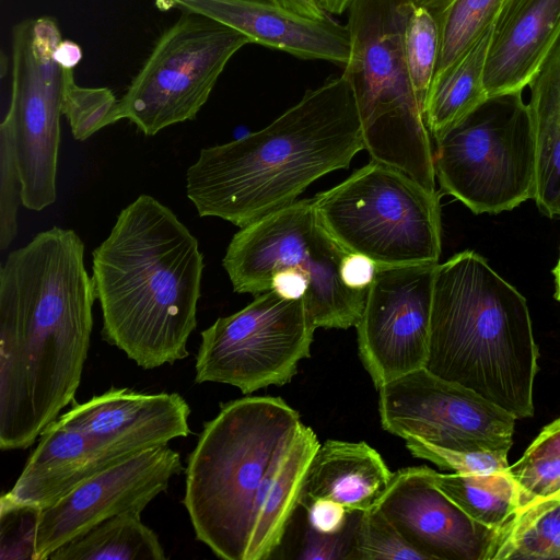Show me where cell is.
<instances>
[{
  "instance_id": "obj_3",
  "label": "cell",
  "mask_w": 560,
  "mask_h": 560,
  "mask_svg": "<svg viewBox=\"0 0 560 560\" xmlns=\"http://www.w3.org/2000/svg\"><path fill=\"white\" fill-rule=\"evenodd\" d=\"M362 149L351 88L342 73L331 75L261 130L202 149L187 170L186 194L200 217L242 229L348 168Z\"/></svg>"
},
{
  "instance_id": "obj_42",
  "label": "cell",
  "mask_w": 560,
  "mask_h": 560,
  "mask_svg": "<svg viewBox=\"0 0 560 560\" xmlns=\"http://www.w3.org/2000/svg\"><path fill=\"white\" fill-rule=\"evenodd\" d=\"M320 7L326 13L341 14L348 10L352 0H318Z\"/></svg>"
},
{
  "instance_id": "obj_44",
  "label": "cell",
  "mask_w": 560,
  "mask_h": 560,
  "mask_svg": "<svg viewBox=\"0 0 560 560\" xmlns=\"http://www.w3.org/2000/svg\"><path fill=\"white\" fill-rule=\"evenodd\" d=\"M172 1H176V0H158L156 1V5L159 8H161L162 5H164L165 3H168V2H172Z\"/></svg>"
},
{
  "instance_id": "obj_15",
  "label": "cell",
  "mask_w": 560,
  "mask_h": 560,
  "mask_svg": "<svg viewBox=\"0 0 560 560\" xmlns=\"http://www.w3.org/2000/svg\"><path fill=\"white\" fill-rule=\"evenodd\" d=\"M184 470L179 453L167 445L143 451L82 482L39 513L35 560L118 514L145 506Z\"/></svg>"
},
{
  "instance_id": "obj_9",
  "label": "cell",
  "mask_w": 560,
  "mask_h": 560,
  "mask_svg": "<svg viewBox=\"0 0 560 560\" xmlns=\"http://www.w3.org/2000/svg\"><path fill=\"white\" fill-rule=\"evenodd\" d=\"M435 178L476 214L534 198L536 144L523 92L488 97L435 139Z\"/></svg>"
},
{
  "instance_id": "obj_32",
  "label": "cell",
  "mask_w": 560,
  "mask_h": 560,
  "mask_svg": "<svg viewBox=\"0 0 560 560\" xmlns=\"http://www.w3.org/2000/svg\"><path fill=\"white\" fill-rule=\"evenodd\" d=\"M406 447L417 458L429 460L444 470L458 474H488L508 470V451H455L439 447L416 438L405 439Z\"/></svg>"
},
{
  "instance_id": "obj_28",
  "label": "cell",
  "mask_w": 560,
  "mask_h": 560,
  "mask_svg": "<svg viewBox=\"0 0 560 560\" xmlns=\"http://www.w3.org/2000/svg\"><path fill=\"white\" fill-rule=\"evenodd\" d=\"M404 51L410 82L423 114L438 65L440 36L430 12L418 4L405 30Z\"/></svg>"
},
{
  "instance_id": "obj_30",
  "label": "cell",
  "mask_w": 560,
  "mask_h": 560,
  "mask_svg": "<svg viewBox=\"0 0 560 560\" xmlns=\"http://www.w3.org/2000/svg\"><path fill=\"white\" fill-rule=\"evenodd\" d=\"M63 115L73 138L86 140L102 128L119 120L118 100L107 88H83L72 75L67 84Z\"/></svg>"
},
{
  "instance_id": "obj_31",
  "label": "cell",
  "mask_w": 560,
  "mask_h": 560,
  "mask_svg": "<svg viewBox=\"0 0 560 560\" xmlns=\"http://www.w3.org/2000/svg\"><path fill=\"white\" fill-rule=\"evenodd\" d=\"M13 129L7 117L0 125V249H7L18 234V210L22 201Z\"/></svg>"
},
{
  "instance_id": "obj_10",
  "label": "cell",
  "mask_w": 560,
  "mask_h": 560,
  "mask_svg": "<svg viewBox=\"0 0 560 560\" xmlns=\"http://www.w3.org/2000/svg\"><path fill=\"white\" fill-rule=\"evenodd\" d=\"M166 27L118 100V118L145 136L196 118L230 59L252 44L242 33L188 10Z\"/></svg>"
},
{
  "instance_id": "obj_40",
  "label": "cell",
  "mask_w": 560,
  "mask_h": 560,
  "mask_svg": "<svg viewBox=\"0 0 560 560\" xmlns=\"http://www.w3.org/2000/svg\"><path fill=\"white\" fill-rule=\"evenodd\" d=\"M55 58L61 67L73 69L82 58V49L79 44L62 39L55 50Z\"/></svg>"
},
{
  "instance_id": "obj_34",
  "label": "cell",
  "mask_w": 560,
  "mask_h": 560,
  "mask_svg": "<svg viewBox=\"0 0 560 560\" xmlns=\"http://www.w3.org/2000/svg\"><path fill=\"white\" fill-rule=\"evenodd\" d=\"M509 471L518 487L520 508L532 501L560 493V456L516 462Z\"/></svg>"
},
{
  "instance_id": "obj_26",
  "label": "cell",
  "mask_w": 560,
  "mask_h": 560,
  "mask_svg": "<svg viewBox=\"0 0 560 560\" xmlns=\"http://www.w3.org/2000/svg\"><path fill=\"white\" fill-rule=\"evenodd\" d=\"M433 483L479 524L500 529L520 506L518 487L508 470L488 474L430 471Z\"/></svg>"
},
{
  "instance_id": "obj_22",
  "label": "cell",
  "mask_w": 560,
  "mask_h": 560,
  "mask_svg": "<svg viewBox=\"0 0 560 560\" xmlns=\"http://www.w3.org/2000/svg\"><path fill=\"white\" fill-rule=\"evenodd\" d=\"M527 88L536 144L533 199L541 213L560 219V38Z\"/></svg>"
},
{
  "instance_id": "obj_21",
  "label": "cell",
  "mask_w": 560,
  "mask_h": 560,
  "mask_svg": "<svg viewBox=\"0 0 560 560\" xmlns=\"http://www.w3.org/2000/svg\"><path fill=\"white\" fill-rule=\"evenodd\" d=\"M392 476L380 453L368 443L327 440L312 457L299 505L328 499L349 513L363 512L374 506Z\"/></svg>"
},
{
  "instance_id": "obj_13",
  "label": "cell",
  "mask_w": 560,
  "mask_h": 560,
  "mask_svg": "<svg viewBox=\"0 0 560 560\" xmlns=\"http://www.w3.org/2000/svg\"><path fill=\"white\" fill-rule=\"evenodd\" d=\"M378 412L385 431L455 451H508L513 415L425 368L383 385Z\"/></svg>"
},
{
  "instance_id": "obj_6",
  "label": "cell",
  "mask_w": 560,
  "mask_h": 560,
  "mask_svg": "<svg viewBox=\"0 0 560 560\" xmlns=\"http://www.w3.org/2000/svg\"><path fill=\"white\" fill-rule=\"evenodd\" d=\"M416 0H352L348 60L364 149L435 192L433 149L408 74L404 35Z\"/></svg>"
},
{
  "instance_id": "obj_11",
  "label": "cell",
  "mask_w": 560,
  "mask_h": 560,
  "mask_svg": "<svg viewBox=\"0 0 560 560\" xmlns=\"http://www.w3.org/2000/svg\"><path fill=\"white\" fill-rule=\"evenodd\" d=\"M62 40L51 16L22 20L12 28L11 93L4 115L13 129L23 206L43 210L56 200V176L67 84L73 69L55 50Z\"/></svg>"
},
{
  "instance_id": "obj_41",
  "label": "cell",
  "mask_w": 560,
  "mask_h": 560,
  "mask_svg": "<svg viewBox=\"0 0 560 560\" xmlns=\"http://www.w3.org/2000/svg\"><path fill=\"white\" fill-rule=\"evenodd\" d=\"M288 9L312 19H320L326 13L318 0H279Z\"/></svg>"
},
{
  "instance_id": "obj_8",
  "label": "cell",
  "mask_w": 560,
  "mask_h": 560,
  "mask_svg": "<svg viewBox=\"0 0 560 560\" xmlns=\"http://www.w3.org/2000/svg\"><path fill=\"white\" fill-rule=\"evenodd\" d=\"M313 199L323 224L347 252L378 267L439 264L440 195L402 171L372 160Z\"/></svg>"
},
{
  "instance_id": "obj_4",
  "label": "cell",
  "mask_w": 560,
  "mask_h": 560,
  "mask_svg": "<svg viewBox=\"0 0 560 560\" xmlns=\"http://www.w3.org/2000/svg\"><path fill=\"white\" fill-rule=\"evenodd\" d=\"M92 257L103 339L145 370L187 358L203 257L176 214L140 195L120 211Z\"/></svg>"
},
{
  "instance_id": "obj_20",
  "label": "cell",
  "mask_w": 560,
  "mask_h": 560,
  "mask_svg": "<svg viewBox=\"0 0 560 560\" xmlns=\"http://www.w3.org/2000/svg\"><path fill=\"white\" fill-rule=\"evenodd\" d=\"M560 38V0H508L492 30L488 96L523 92Z\"/></svg>"
},
{
  "instance_id": "obj_16",
  "label": "cell",
  "mask_w": 560,
  "mask_h": 560,
  "mask_svg": "<svg viewBox=\"0 0 560 560\" xmlns=\"http://www.w3.org/2000/svg\"><path fill=\"white\" fill-rule=\"evenodd\" d=\"M430 471L399 469L374 506L428 560H492L499 529L470 518L433 483Z\"/></svg>"
},
{
  "instance_id": "obj_12",
  "label": "cell",
  "mask_w": 560,
  "mask_h": 560,
  "mask_svg": "<svg viewBox=\"0 0 560 560\" xmlns=\"http://www.w3.org/2000/svg\"><path fill=\"white\" fill-rule=\"evenodd\" d=\"M304 299L269 290L201 332L196 383H221L248 395L291 382L311 355L315 331Z\"/></svg>"
},
{
  "instance_id": "obj_18",
  "label": "cell",
  "mask_w": 560,
  "mask_h": 560,
  "mask_svg": "<svg viewBox=\"0 0 560 560\" xmlns=\"http://www.w3.org/2000/svg\"><path fill=\"white\" fill-rule=\"evenodd\" d=\"M189 415L188 404L177 393L145 394L110 388L74 405L55 421L66 429L141 453L189 435Z\"/></svg>"
},
{
  "instance_id": "obj_29",
  "label": "cell",
  "mask_w": 560,
  "mask_h": 560,
  "mask_svg": "<svg viewBox=\"0 0 560 560\" xmlns=\"http://www.w3.org/2000/svg\"><path fill=\"white\" fill-rule=\"evenodd\" d=\"M428 560L376 506L360 512L348 560Z\"/></svg>"
},
{
  "instance_id": "obj_38",
  "label": "cell",
  "mask_w": 560,
  "mask_h": 560,
  "mask_svg": "<svg viewBox=\"0 0 560 560\" xmlns=\"http://www.w3.org/2000/svg\"><path fill=\"white\" fill-rule=\"evenodd\" d=\"M550 456H560V418L541 430L517 462L527 463Z\"/></svg>"
},
{
  "instance_id": "obj_7",
  "label": "cell",
  "mask_w": 560,
  "mask_h": 560,
  "mask_svg": "<svg viewBox=\"0 0 560 560\" xmlns=\"http://www.w3.org/2000/svg\"><path fill=\"white\" fill-rule=\"evenodd\" d=\"M348 253L323 224L314 199H303L242 228L222 265L235 292L254 295L269 291L275 273L301 271L308 279L304 303L315 328L347 329L358 324L368 293L341 279Z\"/></svg>"
},
{
  "instance_id": "obj_19",
  "label": "cell",
  "mask_w": 560,
  "mask_h": 560,
  "mask_svg": "<svg viewBox=\"0 0 560 560\" xmlns=\"http://www.w3.org/2000/svg\"><path fill=\"white\" fill-rule=\"evenodd\" d=\"M13 488L4 495L40 510L90 478L139 454L106 439L73 431L52 421Z\"/></svg>"
},
{
  "instance_id": "obj_2",
  "label": "cell",
  "mask_w": 560,
  "mask_h": 560,
  "mask_svg": "<svg viewBox=\"0 0 560 560\" xmlns=\"http://www.w3.org/2000/svg\"><path fill=\"white\" fill-rule=\"evenodd\" d=\"M319 445L280 397L223 404L205 423L185 470L183 503L196 538L221 559H269Z\"/></svg>"
},
{
  "instance_id": "obj_24",
  "label": "cell",
  "mask_w": 560,
  "mask_h": 560,
  "mask_svg": "<svg viewBox=\"0 0 560 560\" xmlns=\"http://www.w3.org/2000/svg\"><path fill=\"white\" fill-rule=\"evenodd\" d=\"M130 511L113 516L58 548L50 560H165L158 535Z\"/></svg>"
},
{
  "instance_id": "obj_37",
  "label": "cell",
  "mask_w": 560,
  "mask_h": 560,
  "mask_svg": "<svg viewBox=\"0 0 560 560\" xmlns=\"http://www.w3.org/2000/svg\"><path fill=\"white\" fill-rule=\"evenodd\" d=\"M378 266L369 257L348 253L341 264V279L353 290L368 291L372 284Z\"/></svg>"
},
{
  "instance_id": "obj_17",
  "label": "cell",
  "mask_w": 560,
  "mask_h": 560,
  "mask_svg": "<svg viewBox=\"0 0 560 560\" xmlns=\"http://www.w3.org/2000/svg\"><path fill=\"white\" fill-rule=\"evenodd\" d=\"M178 8L207 15L245 35L252 44L302 59L325 60L345 67L350 37L347 25L328 14L303 16L279 0H176L160 9Z\"/></svg>"
},
{
  "instance_id": "obj_43",
  "label": "cell",
  "mask_w": 560,
  "mask_h": 560,
  "mask_svg": "<svg viewBox=\"0 0 560 560\" xmlns=\"http://www.w3.org/2000/svg\"><path fill=\"white\" fill-rule=\"evenodd\" d=\"M552 273L555 277V298L560 302V253Z\"/></svg>"
},
{
  "instance_id": "obj_27",
  "label": "cell",
  "mask_w": 560,
  "mask_h": 560,
  "mask_svg": "<svg viewBox=\"0 0 560 560\" xmlns=\"http://www.w3.org/2000/svg\"><path fill=\"white\" fill-rule=\"evenodd\" d=\"M560 559V493L520 508L499 529L492 560Z\"/></svg>"
},
{
  "instance_id": "obj_39",
  "label": "cell",
  "mask_w": 560,
  "mask_h": 560,
  "mask_svg": "<svg viewBox=\"0 0 560 560\" xmlns=\"http://www.w3.org/2000/svg\"><path fill=\"white\" fill-rule=\"evenodd\" d=\"M308 279L294 269L281 270L273 275L270 289L288 299H304L308 291Z\"/></svg>"
},
{
  "instance_id": "obj_33",
  "label": "cell",
  "mask_w": 560,
  "mask_h": 560,
  "mask_svg": "<svg viewBox=\"0 0 560 560\" xmlns=\"http://www.w3.org/2000/svg\"><path fill=\"white\" fill-rule=\"evenodd\" d=\"M40 509L16 503L4 494L0 504V559L35 560Z\"/></svg>"
},
{
  "instance_id": "obj_14",
  "label": "cell",
  "mask_w": 560,
  "mask_h": 560,
  "mask_svg": "<svg viewBox=\"0 0 560 560\" xmlns=\"http://www.w3.org/2000/svg\"><path fill=\"white\" fill-rule=\"evenodd\" d=\"M438 264L378 267L355 325L360 360L375 388L425 368Z\"/></svg>"
},
{
  "instance_id": "obj_5",
  "label": "cell",
  "mask_w": 560,
  "mask_h": 560,
  "mask_svg": "<svg viewBox=\"0 0 560 560\" xmlns=\"http://www.w3.org/2000/svg\"><path fill=\"white\" fill-rule=\"evenodd\" d=\"M538 347L526 299L474 250L438 264L425 369L516 419L533 416Z\"/></svg>"
},
{
  "instance_id": "obj_23",
  "label": "cell",
  "mask_w": 560,
  "mask_h": 560,
  "mask_svg": "<svg viewBox=\"0 0 560 560\" xmlns=\"http://www.w3.org/2000/svg\"><path fill=\"white\" fill-rule=\"evenodd\" d=\"M493 27L438 82L431 85L423 118L434 139L467 116L489 96L483 84Z\"/></svg>"
},
{
  "instance_id": "obj_35",
  "label": "cell",
  "mask_w": 560,
  "mask_h": 560,
  "mask_svg": "<svg viewBox=\"0 0 560 560\" xmlns=\"http://www.w3.org/2000/svg\"><path fill=\"white\" fill-rule=\"evenodd\" d=\"M358 518L349 516L345 528L336 534L317 532L306 522L296 558L303 560H348Z\"/></svg>"
},
{
  "instance_id": "obj_1",
  "label": "cell",
  "mask_w": 560,
  "mask_h": 560,
  "mask_svg": "<svg viewBox=\"0 0 560 560\" xmlns=\"http://www.w3.org/2000/svg\"><path fill=\"white\" fill-rule=\"evenodd\" d=\"M84 244L54 226L0 269V447H30L74 399L96 293Z\"/></svg>"
},
{
  "instance_id": "obj_36",
  "label": "cell",
  "mask_w": 560,
  "mask_h": 560,
  "mask_svg": "<svg viewBox=\"0 0 560 560\" xmlns=\"http://www.w3.org/2000/svg\"><path fill=\"white\" fill-rule=\"evenodd\" d=\"M303 508L306 511L308 525L324 534L341 532L350 515L341 504L328 499L313 500Z\"/></svg>"
},
{
  "instance_id": "obj_25",
  "label": "cell",
  "mask_w": 560,
  "mask_h": 560,
  "mask_svg": "<svg viewBox=\"0 0 560 560\" xmlns=\"http://www.w3.org/2000/svg\"><path fill=\"white\" fill-rule=\"evenodd\" d=\"M506 2L416 0V4L430 12L439 30L440 51L432 84L442 79L493 27Z\"/></svg>"
}]
</instances>
